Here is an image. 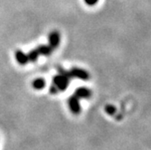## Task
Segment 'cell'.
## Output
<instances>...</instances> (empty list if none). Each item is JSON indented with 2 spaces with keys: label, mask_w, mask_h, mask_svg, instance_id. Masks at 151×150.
Segmentation results:
<instances>
[{
  "label": "cell",
  "mask_w": 151,
  "mask_h": 150,
  "mask_svg": "<svg viewBox=\"0 0 151 150\" xmlns=\"http://www.w3.org/2000/svg\"><path fill=\"white\" fill-rule=\"evenodd\" d=\"M49 44L53 48L56 49L60 44V34L56 31H53L49 35Z\"/></svg>",
  "instance_id": "5"
},
{
  "label": "cell",
  "mask_w": 151,
  "mask_h": 150,
  "mask_svg": "<svg viewBox=\"0 0 151 150\" xmlns=\"http://www.w3.org/2000/svg\"><path fill=\"white\" fill-rule=\"evenodd\" d=\"M69 74L71 78H78L81 80H88L90 78L89 73L86 71L79 69V68H73V69L69 71Z\"/></svg>",
  "instance_id": "3"
},
{
  "label": "cell",
  "mask_w": 151,
  "mask_h": 150,
  "mask_svg": "<svg viewBox=\"0 0 151 150\" xmlns=\"http://www.w3.org/2000/svg\"><path fill=\"white\" fill-rule=\"evenodd\" d=\"M106 111H107L108 114L112 115V114H114V112H115V108H114L113 106H111V105H108V106L106 107Z\"/></svg>",
  "instance_id": "9"
},
{
  "label": "cell",
  "mask_w": 151,
  "mask_h": 150,
  "mask_svg": "<svg viewBox=\"0 0 151 150\" xmlns=\"http://www.w3.org/2000/svg\"><path fill=\"white\" fill-rule=\"evenodd\" d=\"M69 107L71 111L75 114L78 115L81 112V106H80V102H79V98H77L75 95H73V96L70 97L69 99Z\"/></svg>",
  "instance_id": "4"
},
{
  "label": "cell",
  "mask_w": 151,
  "mask_h": 150,
  "mask_svg": "<svg viewBox=\"0 0 151 150\" xmlns=\"http://www.w3.org/2000/svg\"><path fill=\"white\" fill-rule=\"evenodd\" d=\"M59 74L54 76L53 78V85L50 89L51 93H57L58 91H63L67 87L69 86V81H70V74L68 71H65L62 68L58 69Z\"/></svg>",
  "instance_id": "1"
},
{
  "label": "cell",
  "mask_w": 151,
  "mask_h": 150,
  "mask_svg": "<svg viewBox=\"0 0 151 150\" xmlns=\"http://www.w3.org/2000/svg\"><path fill=\"white\" fill-rule=\"evenodd\" d=\"M74 95L77 98H79V100L80 99H90L91 96V91L87 88L82 87V88L77 89Z\"/></svg>",
  "instance_id": "6"
},
{
  "label": "cell",
  "mask_w": 151,
  "mask_h": 150,
  "mask_svg": "<svg viewBox=\"0 0 151 150\" xmlns=\"http://www.w3.org/2000/svg\"><path fill=\"white\" fill-rule=\"evenodd\" d=\"M45 86V80L42 78H38L33 81V87L36 90H42Z\"/></svg>",
  "instance_id": "8"
},
{
  "label": "cell",
  "mask_w": 151,
  "mask_h": 150,
  "mask_svg": "<svg viewBox=\"0 0 151 150\" xmlns=\"http://www.w3.org/2000/svg\"><path fill=\"white\" fill-rule=\"evenodd\" d=\"M53 48L48 44V45H40L38 47H36L35 49L32 50L30 52H28L26 54L27 55V59H28V62H35L38 57L40 55H45V56H48L53 52Z\"/></svg>",
  "instance_id": "2"
},
{
  "label": "cell",
  "mask_w": 151,
  "mask_h": 150,
  "mask_svg": "<svg viewBox=\"0 0 151 150\" xmlns=\"http://www.w3.org/2000/svg\"><path fill=\"white\" fill-rule=\"evenodd\" d=\"M16 55V59L17 61V62L21 65H25L26 63H28V59H27V55L26 53L23 52L20 50H17L15 53Z\"/></svg>",
  "instance_id": "7"
},
{
  "label": "cell",
  "mask_w": 151,
  "mask_h": 150,
  "mask_svg": "<svg viewBox=\"0 0 151 150\" xmlns=\"http://www.w3.org/2000/svg\"><path fill=\"white\" fill-rule=\"evenodd\" d=\"M85 3L89 6H94L96 3H97L99 0H84Z\"/></svg>",
  "instance_id": "10"
}]
</instances>
